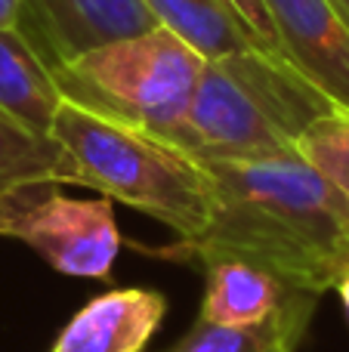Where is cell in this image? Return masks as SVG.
Here are the masks:
<instances>
[{
  "instance_id": "1",
  "label": "cell",
  "mask_w": 349,
  "mask_h": 352,
  "mask_svg": "<svg viewBox=\"0 0 349 352\" xmlns=\"http://www.w3.org/2000/svg\"><path fill=\"white\" fill-rule=\"evenodd\" d=\"M214 213L201 235L155 254L185 263L229 250L269 266L294 287L325 294L349 266V201L300 152L282 158L201 161Z\"/></svg>"
},
{
  "instance_id": "2",
  "label": "cell",
  "mask_w": 349,
  "mask_h": 352,
  "mask_svg": "<svg viewBox=\"0 0 349 352\" xmlns=\"http://www.w3.org/2000/svg\"><path fill=\"white\" fill-rule=\"evenodd\" d=\"M331 111L337 105L284 56L241 50L204 59L173 146L198 161L282 158Z\"/></svg>"
},
{
  "instance_id": "3",
  "label": "cell",
  "mask_w": 349,
  "mask_h": 352,
  "mask_svg": "<svg viewBox=\"0 0 349 352\" xmlns=\"http://www.w3.org/2000/svg\"><path fill=\"white\" fill-rule=\"evenodd\" d=\"M49 140L71 158L78 186L164 223L177 238L201 235L214 213V186L204 164L173 142L111 121L62 99Z\"/></svg>"
},
{
  "instance_id": "4",
  "label": "cell",
  "mask_w": 349,
  "mask_h": 352,
  "mask_svg": "<svg viewBox=\"0 0 349 352\" xmlns=\"http://www.w3.org/2000/svg\"><path fill=\"white\" fill-rule=\"evenodd\" d=\"M204 59L173 31L117 37L53 65L62 99L173 142L185 121Z\"/></svg>"
},
{
  "instance_id": "5",
  "label": "cell",
  "mask_w": 349,
  "mask_h": 352,
  "mask_svg": "<svg viewBox=\"0 0 349 352\" xmlns=\"http://www.w3.org/2000/svg\"><path fill=\"white\" fill-rule=\"evenodd\" d=\"M0 238L28 244L47 266L71 278H105L121 250V232L105 195L68 198L41 182L0 201Z\"/></svg>"
},
{
  "instance_id": "6",
  "label": "cell",
  "mask_w": 349,
  "mask_h": 352,
  "mask_svg": "<svg viewBox=\"0 0 349 352\" xmlns=\"http://www.w3.org/2000/svg\"><path fill=\"white\" fill-rule=\"evenodd\" d=\"M282 56L349 115V22L334 0H263Z\"/></svg>"
},
{
  "instance_id": "7",
  "label": "cell",
  "mask_w": 349,
  "mask_h": 352,
  "mask_svg": "<svg viewBox=\"0 0 349 352\" xmlns=\"http://www.w3.org/2000/svg\"><path fill=\"white\" fill-rule=\"evenodd\" d=\"M25 19V34L49 65L158 25L142 0H22V25Z\"/></svg>"
},
{
  "instance_id": "8",
  "label": "cell",
  "mask_w": 349,
  "mask_h": 352,
  "mask_svg": "<svg viewBox=\"0 0 349 352\" xmlns=\"http://www.w3.org/2000/svg\"><path fill=\"white\" fill-rule=\"evenodd\" d=\"M185 263L204 272L198 318L220 328H257L303 294V287H294L269 266L229 250H204Z\"/></svg>"
},
{
  "instance_id": "9",
  "label": "cell",
  "mask_w": 349,
  "mask_h": 352,
  "mask_svg": "<svg viewBox=\"0 0 349 352\" xmlns=\"http://www.w3.org/2000/svg\"><path fill=\"white\" fill-rule=\"evenodd\" d=\"M164 312V294L152 287H115L80 306L49 352H146Z\"/></svg>"
},
{
  "instance_id": "10",
  "label": "cell",
  "mask_w": 349,
  "mask_h": 352,
  "mask_svg": "<svg viewBox=\"0 0 349 352\" xmlns=\"http://www.w3.org/2000/svg\"><path fill=\"white\" fill-rule=\"evenodd\" d=\"M62 102L53 65L43 59L22 28L0 25V111L28 130L49 136V124Z\"/></svg>"
},
{
  "instance_id": "11",
  "label": "cell",
  "mask_w": 349,
  "mask_h": 352,
  "mask_svg": "<svg viewBox=\"0 0 349 352\" xmlns=\"http://www.w3.org/2000/svg\"><path fill=\"white\" fill-rule=\"evenodd\" d=\"M161 28L173 31L201 59L266 50L229 0H142Z\"/></svg>"
},
{
  "instance_id": "12",
  "label": "cell",
  "mask_w": 349,
  "mask_h": 352,
  "mask_svg": "<svg viewBox=\"0 0 349 352\" xmlns=\"http://www.w3.org/2000/svg\"><path fill=\"white\" fill-rule=\"evenodd\" d=\"M322 294L303 291L257 328H220L198 318L192 331L167 352H297L309 331Z\"/></svg>"
},
{
  "instance_id": "13",
  "label": "cell",
  "mask_w": 349,
  "mask_h": 352,
  "mask_svg": "<svg viewBox=\"0 0 349 352\" xmlns=\"http://www.w3.org/2000/svg\"><path fill=\"white\" fill-rule=\"evenodd\" d=\"M41 182L78 186L74 164L59 142L41 136L0 111V201L12 192Z\"/></svg>"
},
{
  "instance_id": "14",
  "label": "cell",
  "mask_w": 349,
  "mask_h": 352,
  "mask_svg": "<svg viewBox=\"0 0 349 352\" xmlns=\"http://www.w3.org/2000/svg\"><path fill=\"white\" fill-rule=\"evenodd\" d=\"M297 152L309 158L349 201V115L331 111L315 121L297 142Z\"/></svg>"
},
{
  "instance_id": "15",
  "label": "cell",
  "mask_w": 349,
  "mask_h": 352,
  "mask_svg": "<svg viewBox=\"0 0 349 352\" xmlns=\"http://www.w3.org/2000/svg\"><path fill=\"white\" fill-rule=\"evenodd\" d=\"M235 6L241 19L247 22V28L257 34V41L263 43L269 53H278L282 56V43H278V34H275V25H272L269 12H266V3L263 0H229Z\"/></svg>"
},
{
  "instance_id": "16",
  "label": "cell",
  "mask_w": 349,
  "mask_h": 352,
  "mask_svg": "<svg viewBox=\"0 0 349 352\" xmlns=\"http://www.w3.org/2000/svg\"><path fill=\"white\" fill-rule=\"evenodd\" d=\"M0 25L22 28V0H0Z\"/></svg>"
},
{
  "instance_id": "17",
  "label": "cell",
  "mask_w": 349,
  "mask_h": 352,
  "mask_svg": "<svg viewBox=\"0 0 349 352\" xmlns=\"http://www.w3.org/2000/svg\"><path fill=\"white\" fill-rule=\"evenodd\" d=\"M331 291H337L340 303H344V312H346V318H349V266H346L344 272L337 275V281H334V287H331Z\"/></svg>"
},
{
  "instance_id": "18",
  "label": "cell",
  "mask_w": 349,
  "mask_h": 352,
  "mask_svg": "<svg viewBox=\"0 0 349 352\" xmlns=\"http://www.w3.org/2000/svg\"><path fill=\"white\" fill-rule=\"evenodd\" d=\"M334 3H337V10L344 12V19L349 22V0H334Z\"/></svg>"
}]
</instances>
